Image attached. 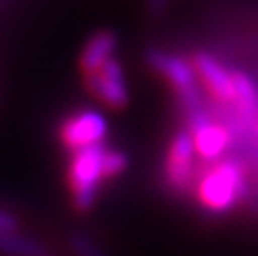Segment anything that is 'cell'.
<instances>
[{
  "label": "cell",
  "mask_w": 258,
  "mask_h": 256,
  "mask_svg": "<svg viewBox=\"0 0 258 256\" xmlns=\"http://www.w3.org/2000/svg\"><path fill=\"white\" fill-rule=\"evenodd\" d=\"M107 147L103 143H95L83 147L73 153L69 167V187L73 194V204L79 212H89L95 206L97 189L103 175V159Z\"/></svg>",
  "instance_id": "obj_1"
},
{
  "label": "cell",
  "mask_w": 258,
  "mask_h": 256,
  "mask_svg": "<svg viewBox=\"0 0 258 256\" xmlns=\"http://www.w3.org/2000/svg\"><path fill=\"white\" fill-rule=\"evenodd\" d=\"M246 189L244 173L238 161H222L198 185V198L206 210L222 214L236 206Z\"/></svg>",
  "instance_id": "obj_2"
},
{
  "label": "cell",
  "mask_w": 258,
  "mask_h": 256,
  "mask_svg": "<svg viewBox=\"0 0 258 256\" xmlns=\"http://www.w3.org/2000/svg\"><path fill=\"white\" fill-rule=\"evenodd\" d=\"M194 157L196 143L189 131H177L167 149L165 179L175 191H183L191 185L194 177Z\"/></svg>",
  "instance_id": "obj_3"
},
{
  "label": "cell",
  "mask_w": 258,
  "mask_h": 256,
  "mask_svg": "<svg viewBox=\"0 0 258 256\" xmlns=\"http://www.w3.org/2000/svg\"><path fill=\"white\" fill-rule=\"evenodd\" d=\"M107 131V121L101 113L97 111H81L71 115L62 125H60V141L73 149L79 151L83 147L103 143Z\"/></svg>",
  "instance_id": "obj_4"
},
{
  "label": "cell",
  "mask_w": 258,
  "mask_h": 256,
  "mask_svg": "<svg viewBox=\"0 0 258 256\" xmlns=\"http://www.w3.org/2000/svg\"><path fill=\"white\" fill-rule=\"evenodd\" d=\"M87 87L95 97H99L111 109H125L129 103V91L125 85V75H123L121 65L115 58L105 62L97 73L89 75Z\"/></svg>",
  "instance_id": "obj_5"
},
{
  "label": "cell",
  "mask_w": 258,
  "mask_h": 256,
  "mask_svg": "<svg viewBox=\"0 0 258 256\" xmlns=\"http://www.w3.org/2000/svg\"><path fill=\"white\" fill-rule=\"evenodd\" d=\"M194 71L210 89V93L220 101H234V81L232 73L224 69L212 54L196 52L194 54Z\"/></svg>",
  "instance_id": "obj_6"
},
{
  "label": "cell",
  "mask_w": 258,
  "mask_h": 256,
  "mask_svg": "<svg viewBox=\"0 0 258 256\" xmlns=\"http://www.w3.org/2000/svg\"><path fill=\"white\" fill-rule=\"evenodd\" d=\"M115 46H117L115 32H111V30H99V32H95L87 40V44H85V48L81 52V58H79L81 71L87 77L93 75V73H97L105 62L111 60V54H113Z\"/></svg>",
  "instance_id": "obj_7"
},
{
  "label": "cell",
  "mask_w": 258,
  "mask_h": 256,
  "mask_svg": "<svg viewBox=\"0 0 258 256\" xmlns=\"http://www.w3.org/2000/svg\"><path fill=\"white\" fill-rule=\"evenodd\" d=\"M194 143H196V151L204 157V159H216L226 151V145L230 141L228 131L222 125H214V123H206L204 127L196 129L191 133Z\"/></svg>",
  "instance_id": "obj_8"
},
{
  "label": "cell",
  "mask_w": 258,
  "mask_h": 256,
  "mask_svg": "<svg viewBox=\"0 0 258 256\" xmlns=\"http://www.w3.org/2000/svg\"><path fill=\"white\" fill-rule=\"evenodd\" d=\"M0 254L2 256H44L46 250L38 240L16 234H0Z\"/></svg>",
  "instance_id": "obj_9"
},
{
  "label": "cell",
  "mask_w": 258,
  "mask_h": 256,
  "mask_svg": "<svg viewBox=\"0 0 258 256\" xmlns=\"http://www.w3.org/2000/svg\"><path fill=\"white\" fill-rule=\"evenodd\" d=\"M234 81V101L238 109L246 115L258 113V87L244 75V73H232Z\"/></svg>",
  "instance_id": "obj_10"
},
{
  "label": "cell",
  "mask_w": 258,
  "mask_h": 256,
  "mask_svg": "<svg viewBox=\"0 0 258 256\" xmlns=\"http://www.w3.org/2000/svg\"><path fill=\"white\" fill-rule=\"evenodd\" d=\"M69 248L75 256H107L89 236L81 232H73L69 236Z\"/></svg>",
  "instance_id": "obj_11"
},
{
  "label": "cell",
  "mask_w": 258,
  "mask_h": 256,
  "mask_svg": "<svg viewBox=\"0 0 258 256\" xmlns=\"http://www.w3.org/2000/svg\"><path fill=\"white\" fill-rule=\"evenodd\" d=\"M125 167H127V155L123 151H109L107 149L105 159H103V175L115 177L121 171H125Z\"/></svg>",
  "instance_id": "obj_12"
},
{
  "label": "cell",
  "mask_w": 258,
  "mask_h": 256,
  "mask_svg": "<svg viewBox=\"0 0 258 256\" xmlns=\"http://www.w3.org/2000/svg\"><path fill=\"white\" fill-rule=\"evenodd\" d=\"M18 232V220L10 212L0 208V234H16Z\"/></svg>",
  "instance_id": "obj_13"
},
{
  "label": "cell",
  "mask_w": 258,
  "mask_h": 256,
  "mask_svg": "<svg viewBox=\"0 0 258 256\" xmlns=\"http://www.w3.org/2000/svg\"><path fill=\"white\" fill-rule=\"evenodd\" d=\"M44 256H52V254H44Z\"/></svg>",
  "instance_id": "obj_14"
}]
</instances>
